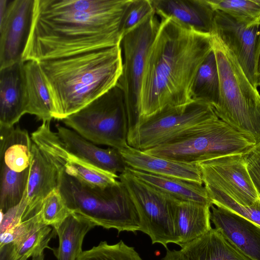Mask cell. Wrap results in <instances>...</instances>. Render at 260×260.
I'll use <instances>...</instances> for the list:
<instances>
[{"instance_id":"cell-1","label":"cell","mask_w":260,"mask_h":260,"mask_svg":"<svg viewBox=\"0 0 260 260\" xmlns=\"http://www.w3.org/2000/svg\"><path fill=\"white\" fill-rule=\"evenodd\" d=\"M212 50L211 34L172 17L161 18L146 64L137 120L194 102L193 80Z\"/></svg>"},{"instance_id":"cell-2","label":"cell","mask_w":260,"mask_h":260,"mask_svg":"<svg viewBox=\"0 0 260 260\" xmlns=\"http://www.w3.org/2000/svg\"><path fill=\"white\" fill-rule=\"evenodd\" d=\"M131 0L89 12L53 11L35 0L30 34L22 61L38 62L120 45L121 23Z\"/></svg>"},{"instance_id":"cell-3","label":"cell","mask_w":260,"mask_h":260,"mask_svg":"<svg viewBox=\"0 0 260 260\" xmlns=\"http://www.w3.org/2000/svg\"><path fill=\"white\" fill-rule=\"evenodd\" d=\"M39 62L60 120L115 87L123 68L120 45Z\"/></svg>"},{"instance_id":"cell-4","label":"cell","mask_w":260,"mask_h":260,"mask_svg":"<svg viewBox=\"0 0 260 260\" xmlns=\"http://www.w3.org/2000/svg\"><path fill=\"white\" fill-rule=\"evenodd\" d=\"M220 91L216 116L237 131L260 141V93L247 78L232 51L211 34Z\"/></svg>"},{"instance_id":"cell-5","label":"cell","mask_w":260,"mask_h":260,"mask_svg":"<svg viewBox=\"0 0 260 260\" xmlns=\"http://www.w3.org/2000/svg\"><path fill=\"white\" fill-rule=\"evenodd\" d=\"M58 189L68 208L96 226L118 232L140 231V218L127 189L119 180L106 187L84 184L59 170Z\"/></svg>"},{"instance_id":"cell-6","label":"cell","mask_w":260,"mask_h":260,"mask_svg":"<svg viewBox=\"0 0 260 260\" xmlns=\"http://www.w3.org/2000/svg\"><path fill=\"white\" fill-rule=\"evenodd\" d=\"M256 143L250 136L216 117L144 151L176 161L199 162L226 155L243 154Z\"/></svg>"},{"instance_id":"cell-7","label":"cell","mask_w":260,"mask_h":260,"mask_svg":"<svg viewBox=\"0 0 260 260\" xmlns=\"http://www.w3.org/2000/svg\"><path fill=\"white\" fill-rule=\"evenodd\" d=\"M61 121L94 144L118 150L128 145L133 123L123 92L117 85Z\"/></svg>"},{"instance_id":"cell-8","label":"cell","mask_w":260,"mask_h":260,"mask_svg":"<svg viewBox=\"0 0 260 260\" xmlns=\"http://www.w3.org/2000/svg\"><path fill=\"white\" fill-rule=\"evenodd\" d=\"M136 208L140 222V231L149 236L152 244L166 249L173 243L179 245L177 208L179 201L144 182L127 169L119 174Z\"/></svg>"},{"instance_id":"cell-9","label":"cell","mask_w":260,"mask_h":260,"mask_svg":"<svg viewBox=\"0 0 260 260\" xmlns=\"http://www.w3.org/2000/svg\"><path fill=\"white\" fill-rule=\"evenodd\" d=\"M216 117L212 106L203 102L167 107L149 117L137 119L129 130L127 143L133 148L146 150Z\"/></svg>"},{"instance_id":"cell-10","label":"cell","mask_w":260,"mask_h":260,"mask_svg":"<svg viewBox=\"0 0 260 260\" xmlns=\"http://www.w3.org/2000/svg\"><path fill=\"white\" fill-rule=\"evenodd\" d=\"M31 139L19 126L0 127V205L20 203L25 192L31 160Z\"/></svg>"},{"instance_id":"cell-11","label":"cell","mask_w":260,"mask_h":260,"mask_svg":"<svg viewBox=\"0 0 260 260\" xmlns=\"http://www.w3.org/2000/svg\"><path fill=\"white\" fill-rule=\"evenodd\" d=\"M159 23L154 11L125 35L121 41L123 53V68L116 85L123 92L133 124L137 118L140 90L147 60Z\"/></svg>"},{"instance_id":"cell-12","label":"cell","mask_w":260,"mask_h":260,"mask_svg":"<svg viewBox=\"0 0 260 260\" xmlns=\"http://www.w3.org/2000/svg\"><path fill=\"white\" fill-rule=\"evenodd\" d=\"M32 142L58 170L91 186L106 187L119 181V175L100 169L68 150L57 133L52 131L50 121H44L31 134Z\"/></svg>"},{"instance_id":"cell-13","label":"cell","mask_w":260,"mask_h":260,"mask_svg":"<svg viewBox=\"0 0 260 260\" xmlns=\"http://www.w3.org/2000/svg\"><path fill=\"white\" fill-rule=\"evenodd\" d=\"M204 185L226 193L244 206L260 198L252 183L243 154H233L199 162Z\"/></svg>"},{"instance_id":"cell-14","label":"cell","mask_w":260,"mask_h":260,"mask_svg":"<svg viewBox=\"0 0 260 260\" xmlns=\"http://www.w3.org/2000/svg\"><path fill=\"white\" fill-rule=\"evenodd\" d=\"M34 6L35 0H0V69L22 61Z\"/></svg>"},{"instance_id":"cell-15","label":"cell","mask_w":260,"mask_h":260,"mask_svg":"<svg viewBox=\"0 0 260 260\" xmlns=\"http://www.w3.org/2000/svg\"><path fill=\"white\" fill-rule=\"evenodd\" d=\"M212 34L217 35L232 51L247 78L257 87L260 23L248 26L222 12L215 11Z\"/></svg>"},{"instance_id":"cell-16","label":"cell","mask_w":260,"mask_h":260,"mask_svg":"<svg viewBox=\"0 0 260 260\" xmlns=\"http://www.w3.org/2000/svg\"><path fill=\"white\" fill-rule=\"evenodd\" d=\"M211 221L226 240L250 260H260V226L223 208L211 206Z\"/></svg>"},{"instance_id":"cell-17","label":"cell","mask_w":260,"mask_h":260,"mask_svg":"<svg viewBox=\"0 0 260 260\" xmlns=\"http://www.w3.org/2000/svg\"><path fill=\"white\" fill-rule=\"evenodd\" d=\"M59 171L32 142L31 160L23 199L26 206L22 221L39 214L44 199L59 186Z\"/></svg>"},{"instance_id":"cell-18","label":"cell","mask_w":260,"mask_h":260,"mask_svg":"<svg viewBox=\"0 0 260 260\" xmlns=\"http://www.w3.org/2000/svg\"><path fill=\"white\" fill-rule=\"evenodd\" d=\"M23 61L0 69V127H10L26 113Z\"/></svg>"},{"instance_id":"cell-19","label":"cell","mask_w":260,"mask_h":260,"mask_svg":"<svg viewBox=\"0 0 260 260\" xmlns=\"http://www.w3.org/2000/svg\"><path fill=\"white\" fill-rule=\"evenodd\" d=\"M119 151L132 169L203 184L198 162H181L155 156L129 145Z\"/></svg>"},{"instance_id":"cell-20","label":"cell","mask_w":260,"mask_h":260,"mask_svg":"<svg viewBox=\"0 0 260 260\" xmlns=\"http://www.w3.org/2000/svg\"><path fill=\"white\" fill-rule=\"evenodd\" d=\"M57 134L67 149L79 157L100 169L118 175L128 167L119 150L96 146L74 130L57 126Z\"/></svg>"},{"instance_id":"cell-21","label":"cell","mask_w":260,"mask_h":260,"mask_svg":"<svg viewBox=\"0 0 260 260\" xmlns=\"http://www.w3.org/2000/svg\"><path fill=\"white\" fill-rule=\"evenodd\" d=\"M156 15L172 17L201 32L212 34L215 11L207 0H151Z\"/></svg>"},{"instance_id":"cell-22","label":"cell","mask_w":260,"mask_h":260,"mask_svg":"<svg viewBox=\"0 0 260 260\" xmlns=\"http://www.w3.org/2000/svg\"><path fill=\"white\" fill-rule=\"evenodd\" d=\"M26 96V113L44 121L53 118L52 101L39 62L28 60L24 63Z\"/></svg>"},{"instance_id":"cell-23","label":"cell","mask_w":260,"mask_h":260,"mask_svg":"<svg viewBox=\"0 0 260 260\" xmlns=\"http://www.w3.org/2000/svg\"><path fill=\"white\" fill-rule=\"evenodd\" d=\"M190 260H250L216 229H211L181 249Z\"/></svg>"},{"instance_id":"cell-24","label":"cell","mask_w":260,"mask_h":260,"mask_svg":"<svg viewBox=\"0 0 260 260\" xmlns=\"http://www.w3.org/2000/svg\"><path fill=\"white\" fill-rule=\"evenodd\" d=\"M127 169L144 182L179 201L213 205L204 184L148 173L128 167Z\"/></svg>"},{"instance_id":"cell-25","label":"cell","mask_w":260,"mask_h":260,"mask_svg":"<svg viewBox=\"0 0 260 260\" xmlns=\"http://www.w3.org/2000/svg\"><path fill=\"white\" fill-rule=\"evenodd\" d=\"M212 205L194 202H178L177 225L179 245L181 247L201 237L212 229Z\"/></svg>"},{"instance_id":"cell-26","label":"cell","mask_w":260,"mask_h":260,"mask_svg":"<svg viewBox=\"0 0 260 260\" xmlns=\"http://www.w3.org/2000/svg\"><path fill=\"white\" fill-rule=\"evenodd\" d=\"M95 226L89 219L72 213L54 226L59 238V246L52 251L57 259L77 260L83 251L82 246L85 235Z\"/></svg>"},{"instance_id":"cell-27","label":"cell","mask_w":260,"mask_h":260,"mask_svg":"<svg viewBox=\"0 0 260 260\" xmlns=\"http://www.w3.org/2000/svg\"><path fill=\"white\" fill-rule=\"evenodd\" d=\"M220 91L219 77L213 50L200 67L193 80L191 96L193 101L203 102L212 106L217 104Z\"/></svg>"},{"instance_id":"cell-28","label":"cell","mask_w":260,"mask_h":260,"mask_svg":"<svg viewBox=\"0 0 260 260\" xmlns=\"http://www.w3.org/2000/svg\"><path fill=\"white\" fill-rule=\"evenodd\" d=\"M57 235L55 230L48 225L37 226L16 241L13 245L16 260L27 259L30 257L38 256L44 253L45 248L52 250L48 244L50 240Z\"/></svg>"},{"instance_id":"cell-29","label":"cell","mask_w":260,"mask_h":260,"mask_svg":"<svg viewBox=\"0 0 260 260\" xmlns=\"http://www.w3.org/2000/svg\"><path fill=\"white\" fill-rule=\"evenodd\" d=\"M214 11L252 26L260 23V0H207Z\"/></svg>"},{"instance_id":"cell-30","label":"cell","mask_w":260,"mask_h":260,"mask_svg":"<svg viewBox=\"0 0 260 260\" xmlns=\"http://www.w3.org/2000/svg\"><path fill=\"white\" fill-rule=\"evenodd\" d=\"M77 260H143L134 247L122 240L114 244L101 241L97 246L83 251Z\"/></svg>"},{"instance_id":"cell-31","label":"cell","mask_w":260,"mask_h":260,"mask_svg":"<svg viewBox=\"0 0 260 260\" xmlns=\"http://www.w3.org/2000/svg\"><path fill=\"white\" fill-rule=\"evenodd\" d=\"M204 185L213 205L236 213L260 226V199L252 206H244L222 190L209 185Z\"/></svg>"},{"instance_id":"cell-32","label":"cell","mask_w":260,"mask_h":260,"mask_svg":"<svg viewBox=\"0 0 260 260\" xmlns=\"http://www.w3.org/2000/svg\"><path fill=\"white\" fill-rule=\"evenodd\" d=\"M72 213L58 188L51 191L43 200L40 217L43 224L54 228Z\"/></svg>"},{"instance_id":"cell-33","label":"cell","mask_w":260,"mask_h":260,"mask_svg":"<svg viewBox=\"0 0 260 260\" xmlns=\"http://www.w3.org/2000/svg\"><path fill=\"white\" fill-rule=\"evenodd\" d=\"M154 11L151 0H131L122 21V38Z\"/></svg>"},{"instance_id":"cell-34","label":"cell","mask_w":260,"mask_h":260,"mask_svg":"<svg viewBox=\"0 0 260 260\" xmlns=\"http://www.w3.org/2000/svg\"><path fill=\"white\" fill-rule=\"evenodd\" d=\"M42 224L40 213L30 219L21 221L14 227L1 234L0 246L16 241L37 226Z\"/></svg>"},{"instance_id":"cell-35","label":"cell","mask_w":260,"mask_h":260,"mask_svg":"<svg viewBox=\"0 0 260 260\" xmlns=\"http://www.w3.org/2000/svg\"><path fill=\"white\" fill-rule=\"evenodd\" d=\"M243 156L252 183L260 198V141Z\"/></svg>"},{"instance_id":"cell-36","label":"cell","mask_w":260,"mask_h":260,"mask_svg":"<svg viewBox=\"0 0 260 260\" xmlns=\"http://www.w3.org/2000/svg\"><path fill=\"white\" fill-rule=\"evenodd\" d=\"M26 206V203L22 199L19 204L10 209L6 212H1V234L14 227L22 221Z\"/></svg>"},{"instance_id":"cell-37","label":"cell","mask_w":260,"mask_h":260,"mask_svg":"<svg viewBox=\"0 0 260 260\" xmlns=\"http://www.w3.org/2000/svg\"><path fill=\"white\" fill-rule=\"evenodd\" d=\"M0 260H16L15 253L12 243L0 246ZM18 260H27L22 258Z\"/></svg>"},{"instance_id":"cell-38","label":"cell","mask_w":260,"mask_h":260,"mask_svg":"<svg viewBox=\"0 0 260 260\" xmlns=\"http://www.w3.org/2000/svg\"><path fill=\"white\" fill-rule=\"evenodd\" d=\"M166 249V255L161 260H190L181 250Z\"/></svg>"},{"instance_id":"cell-39","label":"cell","mask_w":260,"mask_h":260,"mask_svg":"<svg viewBox=\"0 0 260 260\" xmlns=\"http://www.w3.org/2000/svg\"><path fill=\"white\" fill-rule=\"evenodd\" d=\"M257 74L258 77L260 76V43L258 47L257 57Z\"/></svg>"},{"instance_id":"cell-40","label":"cell","mask_w":260,"mask_h":260,"mask_svg":"<svg viewBox=\"0 0 260 260\" xmlns=\"http://www.w3.org/2000/svg\"><path fill=\"white\" fill-rule=\"evenodd\" d=\"M44 253H43L38 256L32 257L31 260H44Z\"/></svg>"},{"instance_id":"cell-41","label":"cell","mask_w":260,"mask_h":260,"mask_svg":"<svg viewBox=\"0 0 260 260\" xmlns=\"http://www.w3.org/2000/svg\"><path fill=\"white\" fill-rule=\"evenodd\" d=\"M257 86V87L260 86V76L258 77V79Z\"/></svg>"}]
</instances>
